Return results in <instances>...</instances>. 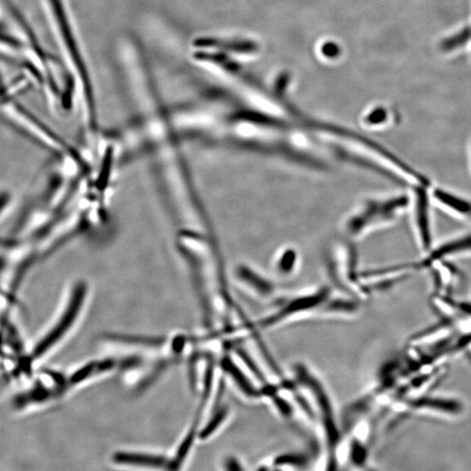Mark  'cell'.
Returning a JSON list of instances; mask_svg holds the SVG:
<instances>
[{
    "label": "cell",
    "instance_id": "1",
    "mask_svg": "<svg viewBox=\"0 0 471 471\" xmlns=\"http://www.w3.org/2000/svg\"><path fill=\"white\" fill-rule=\"evenodd\" d=\"M45 13L65 64L76 81L85 126L90 132L97 127L96 91L90 65L72 21L65 0H42Z\"/></svg>",
    "mask_w": 471,
    "mask_h": 471
},
{
    "label": "cell",
    "instance_id": "2",
    "mask_svg": "<svg viewBox=\"0 0 471 471\" xmlns=\"http://www.w3.org/2000/svg\"><path fill=\"white\" fill-rule=\"evenodd\" d=\"M293 372L296 384L309 392L313 401L316 420L319 421L322 427L325 443L326 470H337L339 466V450L345 435L340 419L337 417L328 389L319 376L304 363L294 364Z\"/></svg>",
    "mask_w": 471,
    "mask_h": 471
},
{
    "label": "cell",
    "instance_id": "3",
    "mask_svg": "<svg viewBox=\"0 0 471 471\" xmlns=\"http://www.w3.org/2000/svg\"><path fill=\"white\" fill-rule=\"evenodd\" d=\"M326 293L320 292L293 299L284 304L275 312L264 316V318L258 320L256 322H251L247 330L250 331L251 335L255 337V339H260L261 331H266V330L280 326L281 323L293 319V317L300 314L319 309L326 302Z\"/></svg>",
    "mask_w": 471,
    "mask_h": 471
},
{
    "label": "cell",
    "instance_id": "4",
    "mask_svg": "<svg viewBox=\"0 0 471 471\" xmlns=\"http://www.w3.org/2000/svg\"><path fill=\"white\" fill-rule=\"evenodd\" d=\"M87 293L86 284L80 282L75 284L64 313L58 320L56 325L52 327L50 332L45 335L43 339L36 345L34 351H32V358L39 359L45 355L48 350H50L52 346L60 342L62 337L71 328L78 314H80L81 308H83Z\"/></svg>",
    "mask_w": 471,
    "mask_h": 471
},
{
    "label": "cell",
    "instance_id": "5",
    "mask_svg": "<svg viewBox=\"0 0 471 471\" xmlns=\"http://www.w3.org/2000/svg\"><path fill=\"white\" fill-rule=\"evenodd\" d=\"M6 114L9 119H12L17 125L38 140L45 147L51 149L54 152L63 151L64 147L62 140L57 137L52 131L34 116L30 111L25 109L23 105L14 101L12 98H6Z\"/></svg>",
    "mask_w": 471,
    "mask_h": 471
},
{
    "label": "cell",
    "instance_id": "6",
    "mask_svg": "<svg viewBox=\"0 0 471 471\" xmlns=\"http://www.w3.org/2000/svg\"><path fill=\"white\" fill-rule=\"evenodd\" d=\"M219 368L225 376L231 379L244 397L250 400H260L263 398L260 388L255 385L253 379L245 373L244 368H242L231 355H222L219 362Z\"/></svg>",
    "mask_w": 471,
    "mask_h": 471
},
{
    "label": "cell",
    "instance_id": "7",
    "mask_svg": "<svg viewBox=\"0 0 471 471\" xmlns=\"http://www.w3.org/2000/svg\"><path fill=\"white\" fill-rule=\"evenodd\" d=\"M195 48H216L224 49L225 51L242 52V54H251L258 51V44L253 41H244V39H220L216 38H198L193 42Z\"/></svg>",
    "mask_w": 471,
    "mask_h": 471
},
{
    "label": "cell",
    "instance_id": "8",
    "mask_svg": "<svg viewBox=\"0 0 471 471\" xmlns=\"http://www.w3.org/2000/svg\"><path fill=\"white\" fill-rule=\"evenodd\" d=\"M114 462L125 465L165 468L170 469L171 461L161 456L145 453L118 452L114 456Z\"/></svg>",
    "mask_w": 471,
    "mask_h": 471
},
{
    "label": "cell",
    "instance_id": "9",
    "mask_svg": "<svg viewBox=\"0 0 471 471\" xmlns=\"http://www.w3.org/2000/svg\"><path fill=\"white\" fill-rule=\"evenodd\" d=\"M427 199L425 192L419 189L417 196V206H415V219H417L421 244L424 247L428 248L431 243V232Z\"/></svg>",
    "mask_w": 471,
    "mask_h": 471
},
{
    "label": "cell",
    "instance_id": "10",
    "mask_svg": "<svg viewBox=\"0 0 471 471\" xmlns=\"http://www.w3.org/2000/svg\"><path fill=\"white\" fill-rule=\"evenodd\" d=\"M120 365L119 362L106 359V361L90 362V364L84 366L83 368L78 369L67 379L68 386L80 384L81 382L86 381L90 378L94 377L101 373L113 370Z\"/></svg>",
    "mask_w": 471,
    "mask_h": 471
},
{
    "label": "cell",
    "instance_id": "11",
    "mask_svg": "<svg viewBox=\"0 0 471 471\" xmlns=\"http://www.w3.org/2000/svg\"><path fill=\"white\" fill-rule=\"evenodd\" d=\"M230 407L227 404L218 405L217 408L215 407L211 418L202 428V430H199V439L202 441L208 440L209 438H211L216 433H218L227 423L229 417H230Z\"/></svg>",
    "mask_w": 471,
    "mask_h": 471
},
{
    "label": "cell",
    "instance_id": "12",
    "mask_svg": "<svg viewBox=\"0 0 471 471\" xmlns=\"http://www.w3.org/2000/svg\"><path fill=\"white\" fill-rule=\"evenodd\" d=\"M470 249H471V237H466L461 238L459 240L450 242V243L444 244L443 247L435 251L431 254V256L425 260L421 264H423L424 266H430L433 261L441 260V258L447 257L448 255L470 250Z\"/></svg>",
    "mask_w": 471,
    "mask_h": 471
},
{
    "label": "cell",
    "instance_id": "13",
    "mask_svg": "<svg viewBox=\"0 0 471 471\" xmlns=\"http://www.w3.org/2000/svg\"><path fill=\"white\" fill-rule=\"evenodd\" d=\"M435 198L441 205L452 209L457 213L468 216V217L471 216V204L463 198H458L449 192L441 191V189L435 191Z\"/></svg>",
    "mask_w": 471,
    "mask_h": 471
},
{
    "label": "cell",
    "instance_id": "14",
    "mask_svg": "<svg viewBox=\"0 0 471 471\" xmlns=\"http://www.w3.org/2000/svg\"><path fill=\"white\" fill-rule=\"evenodd\" d=\"M310 463L309 457L300 452H287L279 454L274 458L271 465L277 469L280 468H293V469H303Z\"/></svg>",
    "mask_w": 471,
    "mask_h": 471
},
{
    "label": "cell",
    "instance_id": "15",
    "mask_svg": "<svg viewBox=\"0 0 471 471\" xmlns=\"http://www.w3.org/2000/svg\"><path fill=\"white\" fill-rule=\"evenodd\" d=\"M322 307L320 312L326 314H352L357 310V306L348 300H335L328 304L326 301Z\"/></svg>",
    "mask_w": 471,
    "mask_h": 471
},
{
    "label": "cell",
    "instance_id": "16",
    "mask_svg": "<svg viewBox=\"0 0 471 471\" xmlns=\"http://www.w3.org/2000/svg\"><path fill=\"white\" fill-rule=\"evenodd\" d=\"M222 469L225 470H242L244 469L243 464L238 457L229 456L222 462Z\"/></svg>",
    "mask_w": 471,
    "mask_h": 471
}]
</instances>
